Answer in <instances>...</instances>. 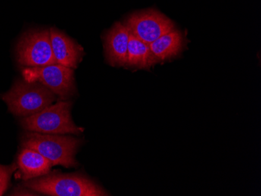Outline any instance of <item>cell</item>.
<instances>
[{
	"label": "cell",
	"instance_id": "cell-12",
	"mask_svg": "<svg viewBox=\"0 0 261 196\" xmlns=\"http://www.w3.org/2000/svg\"><path fill=\"white\" fill-rule=\"evenodd\" d=\"M156 63L149 44L130 33L126 65L138 69H149Z\"/></svg>",
	"mask_w": 261,
	"mask_h": 196
},
{
	"label": "cell",
	"instance_id": "cell-2",
	"mask_svg": "<svg viewBox=\"0 0 261 196\" xmlns=\"http://www.w3.org/2000/svg\"><path fill=\"white\" fill-rule=\"evenodd\" d=\"M23 185L41 194L51 196H105L108 193L86 175H52L32 179Z\"/></svg>",
	"mask_w": 261,
	"mask_h": 196
},
{
	"label": "cell",
	"instance_id": "cell-1",
	"mask_svg": "<svg viewBox=\"0 0 261 196\" xmlns=\"http://www.w3.org/2000/svg\"><path fill=\"white\" fill-rule=\"evenodd\" d=\"M82 143V140L71 136L32 131L25 133L21 138L22 147L37 151L49 159L53 166L61 165L67 168L79 165L75 155Z\"/></svg>",
	"mask_w": 261,
	"mask_h": 196
},
{
	"label": "cell",
	"instance_id": "cell-8",
	"mask_svg": "<svg viewBox=\"0 0 261 196\" xmlns=\"http://www.w3.org/2000/svg\"><path fill=\"white\" fill-rule=\"evenodd\" d=\"M129 35L128 29L120 22L116 23L106 34V58L111 65H126Z\"/></svg>",
	"mask_w": 261,
	"mask_h": 196
},
{
	"label": "cell",
	"instance_id": "cell-4",
	"mask_svg": "<svg viewBox=\"0 0 261 196\" xmlns=\"http://www.w3.org/2000/svg\"><path fill=\"white\" fill-rule=\"evenodd\" d=\"M72 102L61 101L20 121L24 129L49 134H79L84 131L73 122L70 114Z\"/></svg>",
	"mask_w": 261,
	"mask_h": 196
},
{
	"label": "cell",
	"instance_id": "cell-13",
	"mask_svg": "<svg viewBox=\"0 0 261 196\" xmlns=\"http://www.w3.org/2000/svg\"><path fill=\"white\" fill-rule=\"evenodd\" d=\"M16 170L14 164L10 166L0 165V196H2L8 188L10 177Z\"/></svg>",
	"mask_w": 261,
	"mask_h": 196
},
{
	"label": "cell",
	"instance_id": "cell-3",
	"mask_svg": "<svg viewBox=\"0 0 261 196\" xmlns=\"http://www.w3.org/2000/svg\"><path fill=\"white\" fill-rule=\"evenodd\" d=\"M2 99L12 114L26 118L52 105L56 96L52 91L41 83L19 80Z\"/></svg>",
	"mask_w": 261,
	"mask_h": 196
},
{
	"label": "cell",
	"instance_id": "cell-10",
	"mask_svg": "<svg viewBox=\"0 0 261 196\" xmlns=\"http://www.w3.org/2000/svg\"><path fill=\"white\" fill-rule=\"evenodd\" d=\"M17 164L23 180L34 179L49 174L53 164L49 159L34 149L23 148L17 158Z\"/></svg>",
	"mask_w": 261,
	"mask_h": 196
},
{
	"label": "cell",
	"instance_id": "cell-6",
	"mask_svg": "<svg viewBox=\"0 0 261 196\" xmlns=\"http://www.w3.org/2000/svg\"><path fill=\"white\" fill-rule=\"evenodd\" d=\"M17 60L28 67L57 64L51 45L50 31H32L24 34L17 45Z\"/></svg>",
	"mask_w": 261,
	"mask_h": 196
},
{
	"label": "cell",
	"instance_id": "cell-7",
	"mask_svg": "<svg viewBox=\"0 0 261 196\" xmlns=\"http://www.w3.org/2000/svg\"><path fill=\"white\" fill-rule=\"evenodd\" d=\"M124 25L130 33L149 45L174 29V23L169 18L152 10L130 15Z\"/></svg>",
	"mask_w": 261,
	"mask_h": 196
},
{
	"label": "cell",
	"instance_id": "cell-11",
	"mask_svg": "<svg viewBox=\"0 0 261 196\" xmlns=\"http://www.w3.org/2000/svg\"><path fill=\"white\" fill-rule=\"evenodd\" d=\"M184 45V38L180 31H171L149 44L151 52L156 62L171 59L181 52Z\"/></svg>",
	"mask_w": 261,
	"mask_h": 196
},
{
	"label": "cell",
	"instance_id": "cell-5",
	"mask_svg": "<svg viewBox=\"0 0 261 196\" xmlns=\"http://www.w3.org/2000/svg\"><path fill=\"white\" fill-rule=\"evenodd\" d=\"M23 79L28 82H39L62 99H68L75 92L72 68L54 64L44 67L23 69Z\"/></svg>",
	"mask_w": 261,
	"mask_h": 196
},
{
	"label": "cell",
	"instance_id": "cell-9",
	"mask_svg": "<svg viewBox=\"0 0 261 196\" xmlns=\"http://www.w3.org/2000/svg\"><path fill=\"white\" fill-rule=\"evenodd\" d=\"M51 45L57 64L74 69L82 59V48L65 34L51 29Z\"/></svg>",
	"mask_w": 261,
	"mask_h": 196
}]
</instances>
